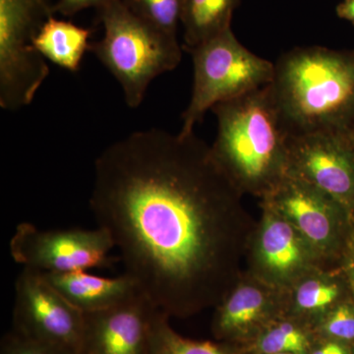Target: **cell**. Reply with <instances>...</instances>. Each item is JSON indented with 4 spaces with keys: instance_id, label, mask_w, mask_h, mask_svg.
<instances>
[{
    "instance_id": "obj_15",
    "label": "cell",
    "mask_w": 354,
    "mask_h": 354,
    "mask_svg": "<svg viewBox=\"0 0 354 354\" xmlns=\"http://www.w3.org/2000/svg\"><path fill=\"white\" fill-rule=\"evenodd\" d=\"M41 272L57 292L83 313L111 308L140 293L136 283L124 272L116 278H104L88 271Z\"/></svg>"
},
{
    "instance_id": "obj_2",
    "label": "cell",
    "mask_w": 354,
    "mask_h": 354,
    "mask_svg": "<svg viewBox=\"0 0 354 354\" xmlns=\"http://www.w3.org/2000/svg\"><path fill=\"white\" fill-rule=\"evenodd\" d=\"M269 88L288 137L354 128V51L292 48L274 64Z\"/></svg>"
},
{
    "instance_id": "obj_26",
    "label": "cell",
    "mask_w": 354,
    "mask_h": 354,
    "mask_svg": "<svg viewBox=\"0 0 354 354\" xmlns=\"http://www.w3.org/2000/svg\"><path fill=\"white\" fill-rule=\"evenodd\" d=\"M346 261H354V220L353 221V227H351V236H349L348 250H346V257H344V262H346Z\"/></svg>"
},
{
    "instance_id": "obj_14",
    "label": "cell",
    "mask_w": 354,
    "mask_h": 354,
    "mask_svg": "<svg viewBox=\"0 0 354 354\" xmlns=\"http://www.w3.org/2000/svg\"><path fill=\"white\" fill-rule=\"evenodd\" d=\"M351 297L342 266H320L283 290V315L301 321L313 329L330 309Z\"/></svg>"
},
{
    "instance_id": "obj_5",
    "label": "cell",
    "mask_w": 354,
    "mask_h": 354,
    "mask_svg": "<svg viewBox=\"0 0 354 354\" xmlns=\"http://www.w3.org/2000/svg\"><path fill=\"white\" fill-rule=\"evenodd\" d=\"M193 62L189 104L183 113L180 134L195 125L218 102L234 99L272 82L274 64L247 50L232 28L188 50Z\"/></svg>"
},
{
    "instance_id": "obj_16",
    "label": "cell",
    "mask_w": 354,
    "mask_h": 354,
    "mask_svg": "<svg viewBox=\"0 0 354 354\" xmlns=\"http://www.w3.org/2000/svg\"><path fill=\"white\" fill-rule=\"evenodd\" d=\"M92 30L50 16L32 41V48L41 57L67 71L80 69L90 48Z\"/></svg>"
},
{
    "instance_id": "obj_22",
    "label": "cell",
    "mask_w": 354,
    "mask_h": 354,
    "mask_svg": "<svg viewBox=\"0 0 354 354\" xmlns=\"http://www.w3.org/2000/svg\"><path fill=\"white\" fill-rule=\"evenodd\" d=\"M0 354H75L64 348L25 339L9 330L0 342Z\"/></svg>"
},
{
    "instance_id": "obj_9",
    "label": "cell",
    "mask_w": 354,
    "mask_h": 354,
    "mask_svg": "<svg viewBox=\"0 0 354 354\" xmlns=\"http://www.w3.org/2000/svg\"><path fill=\"white\" fill-rule=\"evenodd\" d=\"M85 315L69 304L36 270L23 268L15 281V334L75 354L82 351Z\"/></svg>"
},
{
    "instance_id": "obj_17",
    "label": "cell",
    "mask_w": 354,
    "mask_h": 354,
    "mask_svg": "<svg viewBox=\"0 0 354 354\" xmlns=\"http://www.w3.org/2000/svg\"><path fill=\"white\" fill-rule=\"evenodd\" d=\"M241 0H183L181 24L184 50L188 51L232 28Z\"/></svg>"
},
{
    "instance_id": "obj_20",
    "label": "cell",
    "mask_w": 354,
    "mask_h": 354,
    "mask_svg": "<svg viewBox=\"0 0 354 354\" xmlns=\"http://www.w3.org/2000/svg\"><path fill=\"white\" fill-rule=\"evenodd\" d=\"M137 17L160 31L177 36L183 0H121Z\"/></svg>"
},
{
    "instance_id": "obj_25",
    "label": "cell",
    "mask_w": 354,
    "mask_h": 354,
    "mask_svg": "<svg viewBox=\"0 0 354 354\" xmlns=\"http://www.w3.org/2000/svg\"><path fill=\"white\" fill-rule=\"evenodd\" d=\"M344 271L348 276L349 286H351V295L354 300V261H346L342 263Z\"/></svg>"
},
{
    "instance_id": "obj_11",
    "label": "cell",
    "mask_w": 354,
    "mask_h": 354,
    "mask_svg": "<svg viewBox=\"0 0 354 354\" xmlns=\"http://www.w3.org/2000/svg\"><path fill=\"white\" fill-rule=\"evenodd\" d=\"M286 174L328 193L354 220L353 130L288 137Z\"/></svg>"
},
{
    "instance_id": "obj_19",
    "label": "cell",
    "mask_w": 354,
    "mask_h": 354,
    "mask_svg": "<svg viewBox=\"0 0 354 354\" xmlns=\"http://www.w3.org/2000/svg\"><path fill=\"white\" fill-rule=\"evenodd\" d=\"M169 318L160 310H156L151 324L149 354H249L227 342L194 341L176 332L169 324Z\"/></svg>"
},
{
    "instance_id": "obj_27",
    "label": "cell",
    "mask_w": 354,
    "mask_h": 354,
    "mask_svg": "<svg viewBox=\"0 0 354 354\" xmlns=\"http://www.w3.org/2000/svg\"><path fill=\"white\" fill-rule=\"evenodd\" d=\"M351 354H354V344L351 346Z\"/></svg>"
},
{
    "instance_id": "obj_23",
    "label": "cell",
    "mask_w": 354,
    "mask_h": 354,
    "mask_svg": "<svg viewBox=\"0 0 354 354\" xmlns=\"http://www.w3.org/2000/svg\"><path fill=\"white\" fill-rule=\"evenodd\" d=\"M114 0H57L53 4V13L60 14L64 17H71L85 9L95 8V10L104 8Z\"/></svg>"
},
{
    "instance_id": "obj_4",
    "label": "cell",
    "mask_w": 354,
    "mask_h": 354,
    "mask_svg": "<svg viewBox=\"0 0 354 354\" xmlns=\"http://www.w3.org/2000/svg\"><path fill=\"white\" fill-rule=\"evenodd\" d=\"M104 37L88 51L120 84L125 102L137 109L151 82L176 69L183 58L177 36L160 31L137 17L121 0L97 11Z\"/></svg>"
},
{
    "instance_id": "obj_3",
    "label": "cell",
    "mask_w": 354,
    "mask_h": 354,
    "mask_svg": "<svg viewBox=\"0 0 354 354\" xmlns=\"http://www.w3.org/2000/svg\"><path fill=\"white\" fill-rule=\"evenodd\" d=\"M216 136L212 155L242 194L263 199L276 189L288 171V136L269 85L213 109Z\"/></svg>"
},
{
    "instance_id": "obj_24",
    "label": "cell",
    "mask_w": 354,
    "mask_h": 354,
    "mask_svg": "<svg viewBox=\"0 0 354 354\" xmlns=\"http://www.w3.org/2000/svg\"><path fill=\"white\" fill-rule=\"evenodd\" d=\"M337 14L342 19L349 21L354 25V0H344L337 7Z\"/></svg>"
},
{
    "instance_id": "obj_12",
    "label": "cell",
    "mask_w": 354,
    "mask_h": 354,
    "mask_svg": "<svg viewBox=\"0 0 354 354\" xmlns=\"http://www.w3.org/2000/svg\"><path fill=\"white\" fill-rule=\"evenodd\" d=\"M283 290L243 270L234 286L216 305L213 333L227 344L250 346L268 324L283 315Z\"/></svg>"
},
{
    "instance_id": "obj_18",
    "label": "cell",
    "mask_w": 354,
    "mask_h": 354,
    "mask_svg": "<svg viewBox=\"0 0 354 354\" xmlns=\"http://www.w3.org/2000/svg\"><path fill=\"white\" fill-rule=\"evenodd\" d=\"M316 341L310 326L283 315L266 326L248 351L253 354H310Z\"/></svg>"
},
{
    "instance_id": "obj_8",
    "label": "cell",
    "mask_w": 354,
    "mask_h": 354,
    "mask_svg": "<svg viewBox=\"0 0 354 354\" xmlns=\"http://www.w3.org/2000/svg\"><path fill=\"white\" fill-rule=\"evenodd\" d=\"M114 243L104 228L43 230L30 223L17 225L9 242L11 257L27 269L43 272L88 271L108 268Z\"/></svg>"
},
{
    "instance_id": "obj_6",
    "label": "cell",
    "mask_w": 354,
    "mask_h": 354,
    "mask_svg": "<svg viewBox=\"0 0 354 354\" xmlns=\"http://www.w3.org/2000/svg\"><path fill=\"white\" fill-rule=\"evenodd\" d=\"M51 0H0V106H29L50 75L32 41L53 13Z\"/></svg>"
},
{
    "instance_id": "obj_10",
    "label": "cell",
    "mask_w": 354,
    "mask_h": 354,
    "mask_svg": "<svg viewBox=\"0 0 354 354\" xmlns=\"http://www.w3.org/2000/svg\"><path fill=\"white\" fill-rule=\"evenodd\" d=\"M260 207V220L256 221L247 244V272L286 290L307 272L326 266L290 221L276 209L265 205Z\"/></svg>"
},
{
    "instance_id": "obj_7",
    "label": "cell",
    "mask_w": 354,
    "mask_h": 354,
    "mask_svg": "<svg viewBox=\"0 0 354 354\" xmlns=\"http://www.w3.org/2000/svg\"><path fill=\"white\" fill-rule=\"evenodd\" d=\"M260 205L276 209L301 232L323 264L342 266L348 250L353 218L328 193L286 174Z\"/></svg>"
},
{
    "instance_id": "obj_28",
    "label": "cell",
    "mask_w": 354,
    "mask_h": 354,
    "mask_svg": "<svg viewBox=\"0 0 354 354\" xmlns=\"http://www.w3.org/2000/svg\"><path fill=\"white\" fill-rule=\"evenodd\" d=\"M353 134H354V128H353Z\"/></svg>"
},
{
    "instance_id": "obj_21",
    "label": "cell",
    "mask_w": 354,
    "mask_h": 354,
    "mask_svg": "<svg viewBox=\"0 0 354 354\" xmlns=\"http://www.w3.org/2000/svg\"><path fill=\"white\" fill-rule=\"evenodd\" d=\"M317 339L354 344V300L353 295L330 309L313 327Z\"/></svg>"
},
{
    "instance_id": "obj_13",
    "label": "cell",
    "mask_w": 354,
    "mask_h": 354,
    "mask_svg": "<svg viewBox=\"0 0 354 354\" xmlns=\"http://www.w3.org/2000/svg\"><path fill=\"white\" fill-rule=\"evenodd\" d=\"M157 309L140 292L111 308L84 313L81 354H149Z\"/></svg>"
},
{
    "instance_id": "obj_1",
    "label": "cell",
    "mask_w": 354,
    "mask_h": 354,
    "mask_svg": "<svg viewBox=\"0 0 354 354\" xmlns=\"http://www.w3.org/2000/svg\"><path fill=\"white\" fill-rule=\"evenodd\" d=\"M242 196L194 133L151 128L95 158L90 208L140 292L184 318L215 308L243 272L256 221Z\"/></svg>"
}]
</instances>
